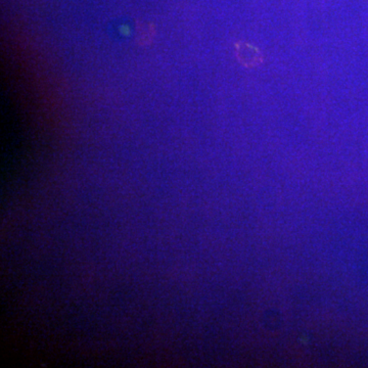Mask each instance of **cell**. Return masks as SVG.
I'll use <instances>...</instances> for the list:
<instances>
[{
  "label": "cell",
  "instance_id": "cell-1",
  "mask_svg": "<svg viewBox=\"0 0 368 368\" xmlns=\"http://www.w3.org/2000/svg\"><path fill=\"white\" fill-rule=\"evenodd\" d=\"M237 57L244 67L254 68L263 61V56L258 48L246 43L235 44Z\"/></svg>",
  "mask_w": 368,
  "mask_h": 368
},
{
  "label": "cell",
  "instance_id": "cell-2",
  "mask_svg": "<svg viewBox=\"0 0 368 368\" xmlns=\"http://www.w3.org/2000/svg\"><path fill=\"white\" fill-rule=\"evenodd\" d=\"M153 28H151V26L147 27V26L143 25L142 27H140V30H138V38H140V41L142 44L151 43V41H153Z\"/></svg>",
  "mask_w": 368,
  "mask_h": 368
}]
</instances>
